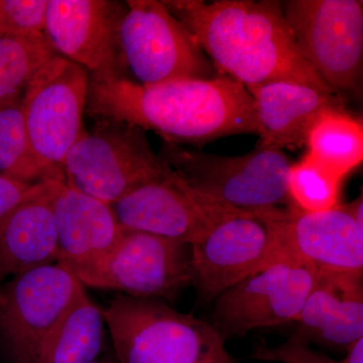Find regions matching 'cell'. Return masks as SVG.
<instances>
[{"label":"cell","instance_id":"8992f818","mask_svg":"<svg viewBox=\"0 0 363 363\" xmlns=\"http://www.w3.org/2000/svg\"><path fill=\"white\" fill-rule=\"evenodd\" d=\"M90 74L55 56L26 86L21 104L30 149L47 180L63 182V162L84 133Z\"/></svg>","mask_w":363,"mask_h":363},{"label":"cell","instance_id":"4fadbf2b","mask_svg":"<svg viewBox=\"0 0 363 363\" xmlns=\"http://www.w3.org/2000/svg\"><path fill=\"white\" fill-rule=\"evenodd\" d=\"M281 252L267 213L233 217L191 245V284L207 300L216 298Z\"/></svg>","mask_w":363,"mask_h":363},{"label":"cell","instance_id":"ba28073f","mask_svg":"<svg viewBox=\"0 0 363 363\" xmlns=\"http://www.w3.org/2000/svg\"><path fill=\"white\" fill-rule=\"evenodd\" d=\"M71 272L84 288L116 291L133 298H173L191 284V247L123 229L108 252Z\"/></svg>","mask_w":363,"mask_h":363},{"label":"cell","instance_id":"277c9868","mask_svg":"<svg viewBox=\"0 0 363 363\" xmlns=\"http://www.w3.org/2000/svg\"><path fill=\"white\" fill-rule=\"evenodd\" d=\"M159 157L193 188L242 213L259 215L291 206L290 160L281 150L259 147L238 157L187 150L164 142Z\"/></svg>","mask_w":363,"mask_h":363},{"label":"cell","instance_id":"30bf717a","mask_svg":"<svg viewBox=\"0 0 363 363\" xmlns=\"http://www.w3.org/2000/svg\"><path fill=\"white\" fill-rule=\"evenodd\" d=\"M84 286L59 262L0 286V351L9 363H33L40 344Z\"/></svg>","mask_w":363,"mask_h":363},{"label":"cell","instance_id":"83f0119b","mask_svg":"<svg viewBox=\"0 0 363 363\" xmlns=\"http://www.w3.org/2000/svg\"><path fill=\"white\" fill-rule=\"evenodd\" d=\"M89 363H111V362H109L108 360L102 359V358H97V359L93 360V362H91Z\"/></svg>","mask_w":363,"mask_h":363},{"label":"cell","instance_id":"3957f363","mask_svg":"<svg viewBox=\"0 0 363 363\" xmlns=\"http://www.w3.org/2000/svg\"><path fill=\"white\" fill-rule=\"evenodd\" d=\"M104 311L118 363H234L213 325L161 300L119 295Z\"/></svg>","mask_w":363,"mask_h":363},{"label":"cell","instance_id":"6da1fadb","mask_svg":"<svg viewBox=\"0 0 363 363\" xmlns=\"http://www.w3.org/2000/svg\"><path fill=\"white\" fill-rule=\"evenodd\" d=\"M86 109L96 121H123L180 145L259 135L252 97L229 76L154 85L138 84L125 76L90 77Z\"/></svg>","mask_w":363,"mask_h":363},{"label":"cell","instance_id":"44dd1931","mask_svg":"<svg viewBox=\"0 0 363 363\" xmlns=\"http://www.w3.org/2000/svg\"><path fill=\"white\" fill-rule=\"evenodd\" d=\"M306 156L344 179L363 160V128L345 109L325 112L307 136Z\"/></svg>","mask_w":363,"mask_h":363},{"label":"cell","instance_id":"5b68a950","mask_svg":"<svg viewBox=\"0 0 363 363\" xmlns=\"http://www.w3.org/2000/svg\"><path fill=\"white\" fill-rule=\"evenodd\" d=\"M166 169L145 130L111 119H98L84 130L62 168L64 184L109 205L161 178Z\"/></svg>","mask_w":363,"mask_h":363},{"label":"cell","instance_id":"4316f807","mask_svg":"<svg viewBox=\"0 0 363 363\" xmlns=\"http://www.w3.org/2000/svg\"><path fill=\"white\" fill-rule=\"evenodd\" d=\"M40 184V182L23 183L0 174V222L30 197L39 188Z\"/></svg>","mask_w":363,"mask_h":363},{"label":"cell","instance_id":"d6986e66","mask_svg":"<svg viewBox=\"0 0 363 363\" xmlns=\"http://www.w3.org/2000/svg\"><path fill=\"white\" fill-rule=\"evenodd\" d=\"M59 182H40L37 191L0 222V286L58 262L52 204Z\"/></svg>","mask_w":363,"mask_h":363},{"label":"cell","instance_id":"7c38bea8","mask_svg":"<svg viewBox=\"0 0 363 363\" xmlns=\"http://www.w3.org/2000/svg\"><path fill=\"white\" fill-rule=\"evenodd\" d=\"M112 208L123 229L190 247L224 221L247 214L193 188L168 166L161 178L135 189Z\"/></svg>","mask_w":363,"mask_h":363},{"label":"cell","instance_id":"ac0fdd59","mask_svg":"<svg viewBox=\"0 0 363 363\" xmlns=\"http://www.w3.org/2000/svg\"><path fill=\"white\" fill-rule=\"evenodd\" d=\"M58 262L70 271L108 252L123 228L112 205L59 182L52 204Z\"/></svg>","mask_w":363,"mask_h":363},{"label":"cell","instance_id":"7402d4cb","mask_svg":"<svg viewBox=\"0 0 363 363\" xmlns=\"http://www.w3.org/2000/svg\"><path fill=\"white\" fill-rule=\"evenodd\" d=\"M57 55L45 35H0V104L21 97L35 73Z\"/></svg>","mask_w":363,"mask_h":363},{"label":"cell","instance_id":"2e32d148","mask_svg":"<svg viewBox=\"0 0 363 363\" xmlns=\"http://www.w3.org/2000/svg\"><path fill=\"white\" fill-rule=\"evenodd\" d=\"M247 89L255 104L259 147H301L325 112L344 109L334 94L291 81H269Z\"/></svg>","mask_w":363,"mask_h":363},{"label":"cell","instance_id":"e0dca14e","mask_svg":"<svg viewBox=\"0 0 363 363\" xmlns=\"http://www.w3.org/2000/svg\"><path fill=\"white\" fill-rule=\"evenodd\" d=\"M306 342L344 348L363 338L362 276L319 271L296 320Z\"/></svg>","mask_w":363,"mask_h":363},{"label":"cell","instance_id":"cb8c5ba5","mask_svg":"<svg viewBox=\"0 0 363 363\" xmlns=\"http://www.w3.org/2000/svg\"><path fill=\"white\" fill-rule=\"evenodd\" d=\"M342 179L309 157L291 166L288 193L291 207L302 212H322L339 206Z\"/></svg>","mask_w":363,"mask_h":363},{"label":"cell","instance_id":"603a6c76","mask_svg":"<svg viewBox=\"0 0 363 363\" xmlns=\"http://www.w3.org/2000/svg\"><path fill=\"white\" fill-rule=\"evenodd\" d=\"M21 97L0 104V174L23 183L47 180L33 156Z\"/></svg>","mask_w":363,"mask_h":363},{"label":"cell","instance_id":"8fae6325","mask_svg":"<svg viewBox=\"0 0 363 363\" xmlns=\"http://www.w3.org/2000/svg\"><path fill=\"white\" fill-rule=\"evenodd\" d=\"M316 276L314 267L283 247L272 264L215 298L211 324L226 339L296 322Z\"/></svg>","mask_w":363,"mask_h":363},{"label":"cell","instance_id":"f1b7e54d","mask_svg":"<svg viewBox=\"0 0 363 363\" xmlns=\"http://www.w3.org/2000/svg\"><path fill=\"white\" fill-rule=\"evenodd\" d=\"M0 35H1V33H0Z\"/></svg>","mask_w":363,"mask_h":363},{"label":"cell","instance_id":"9a60e30c","mask_svg":"<svg viewBox=\"0 0 363 363\" xmlns=\"http://www.w3.org/2000/svg\"><path fill=\"white\" fill-rule=\"evenodd\" d=\"M267 215L279 243L317 272L362 276L363 224L345 204L313 213L281 208Z\"/></svg>","mask_w":363,"mask_h":363},{"label":"cell","instance_id":"9c48e42d","mask_svg":"<svg viewBox=\"0 0 363 363\" xmlns=\"http://www.w3.org/2000/svg\"><path fill=\"white\" fill-rule=\"evenodd\" d=\"M281 11L306 61L334 90H357L362 78V0H290Z\"/></svg>","mask_w":363,"mask_h":363},{"label":"cell","instance_id":"52a82bcc","mask_svg":"<svg viewBox=\"0 0 363 363\" xmlns=\"http://www.w3.org/2000/svg\"><path fill=\"white\" fill-rule=\"evenodd\" d=\"M119 28L121 62L130 80L154 85L216 77V69L162 1L128 0Z\"/></svg>","mask_w":363,"mask_h":363},{"label":"cell","instance_id":"484cf974","mask_svg":"<svg viewBox=\"0 0 363 363\" xmlns=\"http://www.w3.org/2000/svg\"><path fill=\"white\" fill-rule=\"evenodd\" d=\"M49 0H0V33L45 35Z\"/></svg>","mask_w":363,"mask_h":363},{"label":"cell","instance_id":"7a4b0ae2","mask_svg":"<svg viewBox=\"0 0 363 363\" xmlns=\"http://www.w3.org/2000/svg\"><path fill=\"white\" fill-rule=\"evenodd\" d=\"M215 68L245 87L291 81L334 94L298 50L281 2L162 0Z\"/></svg>","mask_w":363,"mask_h":363},{"label":"cell","instance_id":"d4e9b609","mask_svg":"<svg viewBox=\"0 0 363 363\" xmlns=\"http://www.w3.org/2000/svg\"><path fill=\"white\" fill-rule=\"evenodd\" d=\"M250 357L279 363H363V338L350 346L346 350L345 357L340 360L315 350L311 344L295 335L274 347L267 344H255Z\"/></svg>","mask_w":363,"mask_h":363},{"label":"cell","instance_id":"ffe728a7","mask_svg":"<svg viewBox=\"0 0 363 363\" xmlns=\"http://www.w3.org/2000/svg\"><path fill=\"white\" fill-rule=\"evenodd\" d=\"M104 311L82 292L40 344L33 363H89L104 343Z\"/></svg>","mask_w":363,"mask_h":363},{"label":"cell","instance_id":"5bb4252c","mask_svg":"<svg viewBox=\"0 0 363 363\" xmlns=\"http://www.w3.org/2000/svg\"><path fill=\"white\" fill-rule=\"evenodd\" d=\"M125 11L126 2L114 0H49L45 37L90 77L125 76L119 47Z\"/></svg>","mask_w":363,"mask_h":363}]
</instances>
